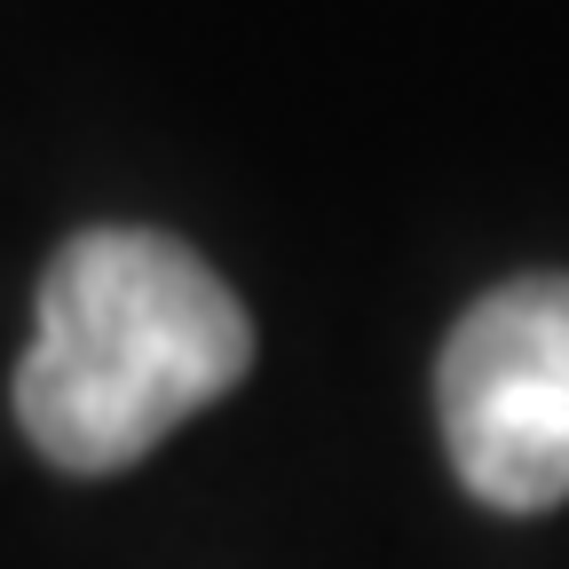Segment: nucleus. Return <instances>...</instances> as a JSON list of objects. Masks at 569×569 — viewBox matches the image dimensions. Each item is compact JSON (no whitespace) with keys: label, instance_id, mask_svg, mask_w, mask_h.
Wrapping results in <instances>:
<instances>
[{"label":"nucleus","instance_id":"obj_1","mask_svg":"<svg viewBox=\"0 0 569 569\" xmlns=\"http://www.w3.org/2000/svg\"><path fill=\"white\" fill-rule=\"evenodd\" d=\"M253 372L238 293L159 230H80L40 277L17 419L48 467L119 475Z\"/></svg>","mask_w":569,"mask_h":569},{"label":"nucleus","instance_id":"obj_2","mask_svg":"<svg viewBox=\"0 0 569 569\" xmlns=\"http://www.w3.org/2000/svg\"><path fill=\"white\" fill-rule=\"evenodd\" d=\"M436 411L459 482L498 515L569 498V277H515L482 293L443 356Z\"/></svg>","mask_w":569,"mask_h":569}]
</instances>
